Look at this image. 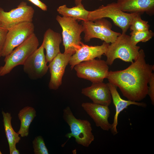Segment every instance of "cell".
<instances>
[{"instance_id": "277c9868", "label": "cell", "mask_w": 154, "mask_h": 154, "mask_svg": "<svg viewBox=\"0 0 154 154\" xmlns=\"http://www.w3.org/2000/svg\"><path fill=\"white\" fill-rule=\"evenodd\" d=\"M140 48L132 43L130 36L122 33L108 46L104 54L107 58L106 61L108 65H112L116 59L132 63L137 57Z\"/></svg>"}, {"instance_id": "f1b7e54d", "label": "cell", "mask_w": 154, "mask_h": 154, "mask_svg": "<svg viewBox=\"0 0 154 154\" xmlns=\"http://www.w3.org/2000/svg\"><path fill=\"white\" fill-rule=\"evenodd\" d=\"M83 0H76L75 1V3L76 5H77L79 3H82Z\"/></svg>"}, {"instance_id": "7402d4cb", "label": "cell", "mask_w": 154, "mask_h": 154, "mask_svg": "<svg viewBox=\"0 0 154 154\" xmlns=\"http://www.w3.org/2000/svg\"><path fill=\"white\" fill-rule=\"evenodd\" d=\"M130 35L131 42L133 45H137L139 42H145L149 40L153 37L154 33L149 30L145 31H131Z\"/></svg>"}, {"instance_id": "8992f818", "label": "cell", "mask_w": 154, "mask_h": 154, "mask_svg": "<svg viewBox=\"0 0 154 154\" xmlns=\"http://www.w3.org/2000/svg\"><path fill=\"white\" fill-rule=\"evenodd\" d=\"M56 20L62 29V41L64 48V53L72 55L82 43L81 37V34L83 31L82 26L77 20L70 17L58 15Z\"/></svg>"}, {"instance_id": "ba28073f", "label": "cell", "mask_w": 154, "mask_h": 154, "mask_svg": "<svg viewBox=\"0 0 154 154\" xmlns=\"http://www.w3.org/2000/svg\"><path fill=\"white\" fill-rule=\"evenodd\" d=\"M73 68L78 78L92 83L103 82L107 78L109 72L108 65L106 61L100 58L81 62L75 65Z\"/></svg>"}, {"instance_id": "4316f807", "label": "cell", "mask_w": 154, "mask_h": 154, "mask_svg": "<svg viewBox=\"0 0 154 154\" xmlns=\"http://www.w3.org/2000/svg\"><path fill=\"white\" fill-rule=\"evenodd\" d=\"M33 4L37 6L43 11H46L47 7L44 3L40 0H28Z\"/></svg>"}, {"instance_id": "5b68a950", "label": "cell", "mask_w": 154, "mask_h": 154, "mask_svg": "<svg viewBox=\"0 0 154 154\" xmlns=\"http://www.w3.org/2000/svg\"><path fill=\"white\" fill-rule=\"evenodd\" d=\"M39 45L38 39L34 33L5 57V64L0 67V76L10 73L19 65H23L27 58L38 48Z\"/></svg>"}, {"instance_id": "30bf717a", "label": "cell", "mask_w": 154, "mask_h": 154, "mask_svg": "<svg viewBox=\"0 0 154 154\" xmlns=\"http://www.w3.org/2000/svg\"><path fill=\"white\" fill-rule=\"evenodd\" d=\"M35 27L32 22L19 23L9 29L2 50L1 56L5 57L34 33Z\"/></svg>"}, {"instance_id": "ffe728a7", "label": "cell", "mask_w": 154, "mask_h": 154, "mask_svg": "<svg viewBox=\"0 0 154 154\" xmlns=\"http://www.w3.org/2000/svg\"><path fill=\"white\" fill-rule=\"evenodd\" d=\"M36 116V112L32 107L26 106L20 111L18 117L21 121V125L17 133L21 137L28 136L29 126Z\"/></svg>"}, {"instance_id": "4fadbf2b", "label": "cell", "mask_w": 154, "mask_h": 154, "mask_svg": "<svg viewBox=\"0 0 154 154\" xmlns=\"http://www.w3.org/2000/svg\"><path fill=\"white\" fill-rule=\"evenodd\" d=\"M109 43L104 42L100 45L89 46L82 43L80 47L71 56L69 64L71 70L76 64L98 58H100L106 52Z\"/></svg>"}, {"instance_id": "5bb4252c", "label": "cell", "mask_w": 154, "mask_h": 154, "mask_svg": "<svg viewBox=\"0 0 154 154\" xmlns=\"http://www.w3.org/2000/svg\"><path fill=\"white\" fill-rule=\"evenodd\" d=\"M81 106L93 120L97 127L104 131L110 130L112 124L108 120L110 114L108 106L93 102L83 103Z\"/></svg>"}, {"instance_id": "83f0119b", "label": "cell", "mask_w": 154, "mask_h": 154, "mask_svg": "<svg viewBox=\"0 0 154 154\" xmlns=\"http://www.w3.org/2000/svg\"><path fill=\"white\" fill-rule=\"evenodd\" d=\"M20 153L18 149H17L16 147H15L12 150L11 154H19Z\"/></svg>"}, {"instance_id": "1f68e13d", "label": "cell", "mask_w": 154, "mask_h": 154, "mask_svg": "<svg viewBox=\"0 0 154 154\" xmlns=\"http://www.w3.org/2000/svg\"><path fill=\"white\" fill-rule=\"evenodd\" d=\"M74 0V1H75L76 0Z\"/></svg>"}, {"instance_id": "9a60e30c", "label": "cell", "mask_w": 154, "mask_h": 154, "mask_svg": "<svg viewBox=\"0 0 154 154\" xmlns=\"http://www.w3.org/2000/svg\"><path fill=\"white\" fill-rule=\"evenodd\" d=\"M81 93L94 103L109 106L112 102L108 84L103 82L92 83L90 86L82 89Z\"/></svg>"}, {"instance_id": "6da1fadb", "label": "cell", "mask_w": 154, "mask_h": 154, "mask_svg": "<svg viewBox=\"0 0 154 154\" xmlns=\"http://www.w3.org/2000/svg\"><path fill=\"white\" fill-rule=\"evenodd\" d=\"M143 50L140 49L133 62L122 70L109 71V82L119 88L128 100L138 102L147 95L148 84L154 65L146 63Z\"/></svg>"}, {"instance_id": "cb8c5ba5", "label": "cell", "mask_w": 154, "mask_h": 154, "mask_svg": "<svg viewBox=\"0 0 154 154\" xmlns=\"http://www.w3.org/2000/svg\"><path fill=\"white\" fill-rule=\"evenodd\" d=\"M33 147L35 154H48L43 139L41 136L35 137L33 141Z\"/></svg>"}, {"instance_id": "8fae6325", "label": "cell", "mask_w": 154, "mask_h": 154, "mask_svg": "<svg viewBox=\"0 0 154 154\" xmlns=\"http://www.w3.org/2000/svg\"><path fill=\"white\" fill-rule=\"evenodd\" d=\"M44 49L42 44L27 58L23 65L24 71L32 80L41 78L47 72L48 67L47 65Z\"/></svg>"}, {"instance_id": "4dcf8cb0", "label": "cell", "mask_w": 154, "mask_h": 154, "mask_svg": "<svg viewBox=\"0 0 154 154\" xmlns=\"http://www.w3.org/2000/svg\"><path fill=\"white\" fill-rule=\"evenodd\" d=\"M100 0V1H102V0Z\"/></svg>"}, {"instance_id": "7c38bea8", "label": "cell", "mask_w": 154, "mask_h": 154, "mask_svg": "<svg viewBox=\"0 0 154 154\" xmlns=\"http://www.w3.org/2000/svg\"><path fill=\"white\" fill-rule=\"evenodd\" d=\"M72 55L69 53L60 52L49 63L48 67L50 78L48 87L50 89L56 90L61 85L66 68Z\"/></svg>"}, {"instance_id": "ac0fdd59", "label": "cell", "mask_w": 154, "mask_h": 154, "mask_svg": "<svg viewBox=\"0 0 154 154\" xmlns=\"http://www.w3.org/2000/svg\"><path fill=\"white\" fill-rule=\"evenodd\" d=\"M62 41V36L59 33L50 28L45 32L42 44L46 51L45 57L47 62L50 63L60 53V45Z\"/></svg>"}, {"instance_id": "2e32d148", "label": "cell", "mask_w": 154, "mask_h": 154, "mask_svg": "<svg viewBox=\"0 0 154 154\" xmlns=\"http://www.w3.org/2000/svg\"><path fill=\"white\" fill-rule=\"evenodd\" d=\"M108 84L110 90L112 100L116 109L113 121L111 124L112 127L110 130L112 133L114 135H115L118 133L117 128L118 124V118L121 112L131 105L145 108L147 106V104L144 102H139L123 99L121 98L117 91V87L109 82Z\"/></svg>"}, {"instance_id": "603a6c76", "label": "cell", "mask_w": 154, "mask_h": 154, "mask_svg": "<svg viewBox=\"0 0 154 154\" xmlns=\"http://www.w3.org/2000/svg\"><path fill=\"white\" fill-rule=\"evenodd\" d=\"M140 14L137 15L132 19L129 29L131 31H145L149 30L150 27L147 21L142 20Z\"/></svg>"}, {"instance_id": "484cf974", "label": "cell", "mask_w": 154, "mask_h": 154, "mask_svg": "<svg viewBox=\"0 0 154 154\" xmlns=\"http://www.w3.org/2000/svg\"><path fill=\"white\" fill-rule=\"evenodd\" d=\"M8 30L4 29L0 25V57H1L3 49Z\"/></svg>"}, {"instance_id": "d4e9b609", "label": "cell", "mask_w": 154, "mask_h": 154, "mask_svg": "<svg viewBox=\"0 0 154 154\" xmlns=\"http://www.w3.org/2000/svg\"><path fill=\"white\" fill-rule=\"evenodd\" d=\"M148 84L147 95L149 96L152 104L154 105V73L152 72L151 74Z\"/></svg>"}, {"instance_id": "3957f363", "label": "cell", "mask_w": 154, "mask_h": 154, "mask_svg": "<svg viewBox=\"0 0 154 154\" xmlns=\"http://www.w3.org/2000/svg\"><path fill=\"white\" fill-rule=\"evenodd\" d=\"M138 14L140 13L123 12L117 2H112L90 11L88 20L94 21L102 18H109L116 25L121 29L122 33H126L132 19Z\"/></svg>"}, {"instance_id": "d6986e66", "label": "cell", "mask_w": 154, "mask_h": 154, "mask_svg": "<svg viewBox=\"0 0 154 154\" xmlns=\"http://www.w3.org/2000/svg\"><path fill=\"white\" fill-rule=\"evenodd\" d=\"M58 13L62 16L70 17L76 20H88L90 11L85 9L82 3L71 8L64 5L59 7L57 9Z\"/></svg>"}, {"instance_id": "44dd1931", "label": "cell", "mask_w": 154, "mask_h": 154, "mask_svg": "<svg viewBox=\"0 0 154 154\" xmlns=\"http://www.w3.org/2000/svg\"><path fill=\"white\" fill-rule=\"evenodd\" d=\"M3 117V123L7 139L11 154L16 145L18 143L21 139L19 134L16 133L13 128L11 124L12 117L10 113L2 112Z\"/></svg>"}, {"instance_id": "52a82bcc", "label": "cell", "mask_w": 154, "mask_h": 154, "mask_svg": "<svg viewBox=\"0 0 154 154\" xmlns=\"http://www.w3.org/2000/svg\"><path fill=\"white\" fill-rule=\"evenodd\" d=\"M82 25L84 33V39L86 42L93 38H98L109 43L114 42L121 34L111 29V23L105 18L94 21H82Z\"/></svg>"}, {"instance_id": "9c48e42d", "label": "cell", "mask_w": 154, "mask_h": 154, "mask_svg": "<svg viewBox=\"0 0 154 154\" xmlns=\"http://www.w3.org/2000/svg\"><path fill=\"white\" fill-rule=\"evenodd\" d=\"M34 12L33 8L23 1L17 8L8 12L0 7V25L8 30L21 23L32 22Z\"/></svg>"}, {"instance_id": "f546056e", "label": "cell", "mask_w": 154, "mask_h": 154, "mask_svg": "<svg viewBox=\"0 0 154 154\" xmlns=\"http://www.w3.org/2000/svg\"><path fill=\"white\" fill-rule=\"evenodd\" d=\"M2 154V153H1V151L0 150V154Z\"/></svg>"}, {"instance_id": "7a4b0ae2", "label": "cell", "mask_w": 154, "mask_h": 154, "mask_svg": "<svg viewBox=\"0 0 154 154\" xmlns=\"http://www.w3.org/2000/svg\"><path fill=\"white\" fill-rule=\"evenodd\" d=\"M63 118L70 130L65 136L68 139L74 137L77 144L88 147L94 139L90 122L86 120L76 118L69 106L63 110Z\"/></svg>"}, {"instance_id": "e0dca14e", "label": "cell", "mask_w": 154, "mask_h": 154, "mask_svg": "<svg viewBox=\"0 0 154 154\" xmlns=\"http://www.w3.org/2000/svg\"><path fill=\"white\" fill-rule=\"evenodd\" d=\"M117 3L123 12L129 13L154 14V0H117Z\"/></svg>"}]
</instances>
